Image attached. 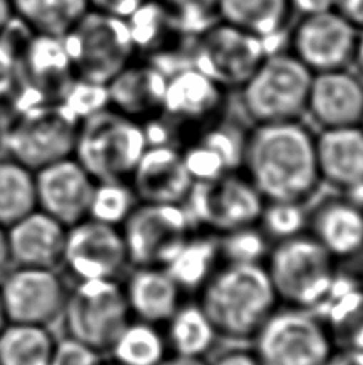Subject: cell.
Returning <instances> with one entry per match:
<instances>
[{
    "instance_id": "obj_22",
    "label": "cell",
    "mask_w": 363,
    "mask_h": 365,
    "mask_svg": "<svg viewBox=\"0 0 363 365\" xmlns=\"http://www.w3.org/2000/svg\"><path fill=\"white\" fill-rule=\"evenodd\" d=\"M23 83L43 100L58 101L75 71L61 36L31 32L21 47Z\"/></svg>"
},
{
    "instance_id": "obj_2",
    "label": "cell",
    "mask_w": 363,
    "mask_h": 365,
    "mask_svg": "<svg viewBox=\"0 0 363 365\" xmlns=\"http://www.w3.org/2000/svg\"><path fill=\"white\" fill-rule=\"evenodd\" d=\"M200 306L218 334L255 338L277 308V293L261 263H226L202 289Z\"/></svg>"
},
{
    "instance_id": "obj_12",
    "label": "cell",
    "mask_w": 363,
    "mask_h": 365,
    "mask_svg": "<svg viewBox=\"0 0 363 365\" xmlns=\"http://www.w3.org/2000/svg\"><path fill=\"white\" fill-rule=\"evenodd\" d=\"M192 221L181 204L142 202L123 223L128 262L138 266H164L192 234Z\"/></svg>"
},
{
    "instance_id": "obj_25",
    "label": "cell",
    "mask_w": 363,
    "mask_h": 365,
    "mask_svg": "<svg viewBox=\"0 0 363 365\" xmlns=\"http://www.w3.org/2000/svg\"><path fill=\"white\" fill-rule=\"evenodd\" d=\"M123 292L130 312L140 321L155 325L168 322L179 306L181 289L160 266H138L128 277Z\"/></svg>"
},
{
    "instance_id": "obj_5",
    "label": "cell",
    "mask_w": 363,
    "mask_h": 365,
    "mask_svg": "<svg viewBox=\"0 0 363 365\" xmlns=\"http://www.w3.org/2000/svg\"><path fill=\"white\" fill-rule=\"evenodd\" d=\"M312 73L288 50L272 51L243 86L245 113L256 123L298 120L306 113Z\"/></svg>"
},
{
    "instance_id": "obj_17",
    "label": "cell",
    "mask_w": 363,
    "mask_h": 365,
    "mask_svg": "<svg viewBox=\"0 0 363 365\" xmlns=\"http://www.w3.org/2000/svg\"><path fill=\"white\" fill-rule=\"evenodd\" d=\"M130 178L136 197L149 204L183 205L194 185L183 153L173 145H147Z\"/></svg>"
},
{
    "instance_id": "obj_16",
    "label": "cell",
    "mask_w": 363,
    "mask_h": 365,
    "mask_svg": "<svg viewBox=\"0 0 363 365\" xmlns=\"http://www.w3.org/2000/svg\"><path fill=\"white\" fill-rule=\"evenodd\" d=\"M36 204L38 210L66 227L88 217L95 180L73 155L34 172Z\"/></svg>"
},
{
    "instance_id": "obj_9",
    "label": "cell",
    "mask_w": 363,
    "mask_h": 365,
    "mask_svg": "<svg viewBox=\"0 0 363 365\" xmlns=\"http://www.w3.org/2000/svg\"><path fill=\"white\" fill-rule=\"evenodd\" d=\"M130 308L123 287L115 279L80 280L68 292L63 316L69 336L98 353L109 351L130 322Z\"/></svg>"
},
{
    "instance_id": "obj_42",
    "label": "cell",
    "mask_w": 363,
    "mask_h": 365,
    "mask_svg": "<svg viewBox=\"0 0 363 365\" xmlns=\"http://www.w3.org/2000/svg\"><path fill=\"white\" fill-rule=\"evenodd\" d=\"M144 2L147 0H88V6L92 10L106 13V15L127 19Z\"/></svg>"
},
{
    "instance_id": "obj_40",
    "label": "cell",
    "mask_w": 363,
    "mask_h": 365,
    "mask_svg": "<svg viewBox=\"0 0 363 365\" xmlns=\"http://www.w3.org/2000/svg\"><path fill=\"white\" fill-rule=\"evenodd\" d=\"M177 19L179 29L194 37L218 19V0H159Z\"/></svg>"
},
{
    "instance_id": "obj_36",
    "label": "cell",
    "mask_w": 363,
    "mask_h": 365,
    "mask_svg": "<svg viewBox=\"0 0 363 365\" xmlns=\"http://www.w3.org/2000/svg\"><path fill=\"white\" fill-rule=\"evenodd\" d=\"M258 223L268 239L280 242L302 234L309 225V217L304 212L301 202L293 200H268L259 215Z\"/></svg>"
},
{
    "instance_id": "obj_33",
    "label": "cell",
    "mask_w": 363,
    "mask_h": 365,
    "mask_svg": "<svg viewBox=\"0 0 363 365\" xmlns=\"http://www.w3.org/2000/svg\"><path fill=\"white\" fill-rule=\"evenodd\" d=\"M167 346L157 325L138 319L123 327L109 351L117 365H159L165 359Z\"/></svg>"
},
{
    "instance_id": "obj_24",
    "label": "cell",
    "mask_w": 363,
    "mask_h": 365,
    "mask_svg": "<svg viewBox=\"0 0 363 365\" xmlns=\"http://www.w3.org/2000/svg\"><path fill=\"white\" fill-rule=\"evenodd\" d=\"M320 178L340 189L363 185V128H325L315 138Z\"/></svg>"
},
{
    "instance_id": "obj_7",
    "label": "cell",
    "mask_w": 363,
    "mask_h": 365,
    "mask_svg": "<svg viewBox=\"0 0 363 365\" xmlns=\"http://www.w3.org/2000/svg\"><path fill=\"white\" fill-rule=\"evenodd\" d=\"M79 120L58 101L18 108V115L5 130L9 158L38 170L74 153Z\"/></svg>"
},
{
    "instance_id": "obj_27",
    "label": "cell",
    "mask_w": 363,
    "mask_h": 365,
    "mask_svg": "<svg viewBox=\"0 0 363 365\" xmlns=\"http://www.w3.org/2000/svg\"><path fill=\"white\" fill-rule=\"evenodd\" d=\"M291 13L290 0H218V19L264 38L272 51L287 43Z\"/></svg>"
},
{
    "instance_id": "obj_21",
    "label": "cell",
    "mask_w": 363,
    "mask_h": 365,
    "mask_svg": "<svg viewBox=\"0 0 363 365\" xmlns=\"http://www.w3.org/2000/svg\"><path fill=\"white\" fill-rule=\"evenodd\" d=\"M167 81L147 58H135L107 82L109 108L140 122L154 119L162 114Z\"/></svg>"
},
{
    "instance_id": "obj_11",
    "label": "cell",
    "mask_w": 363,
    "mask_h": 365,
    "mask_svg": "<svg viewBox=\"0 0 363 365\" xmlns=\"http://www.w3.org/2000/svg\"><path fill=\"white\" fill-rule=\"evenodd\" d=\"M265 200L253 182L241 175L226 173L194 181L183 202L192 226L224 234L256 225Z\"/></svg>"
},
{
    "instance_id": "obj_18",
    "label": "cell",
    "mask_w": 363,
    "mask_h": 365,
    "mask_svg": "<svg viewBox=\"0 0 363 365\" xmlns=\"http://www.w3.org/2000/svg\"><path fill=\"white\" fill-rule=\"evenodd\" d=\"M224 95L219 83L192 64L168 77L162 115L174 127L202 125L219 113Z\"/></svg>"
},
{
    "instance_id": "obj_43",
    "label": "cell",
    "mask_w": 363,
    "mask_h": 365,
    "mask_svg": "<svg viewBox=\"0 0 363 365\" xmlns=\"http://www.w3.org/2000/svg\"><path fill=\"white\" fill-rule=\"evenodd\" d=\"M333 10L357 29H363V0H333Z\"/></svg>"
},
{
    "instance_id": "obj_41",
    "label": "cell",
    "mask_w": 363,
    "mask_h": 365,
    "mask_svg": "<svg viewBox=\"0 0 363 365\" xmlns=\"http://www.w3.org/2000/svg\"><path fill=\"white\" fill-rule=\"evenodd\" d=\"M101 356L88 344L73 336L55 341L48 365H101Z\"/></svg>"
},
{
    "instance_id": "obj_38",
    "label": "cell",
    "mask_w": 363,
    "mask_h": 365,
    "mask_svg": "<svg viewBox=\"0 0 363 365\" xmlns=\"http://www.w3.org/2000/svg\"><path fill=\"white\" fill-rule=\"evenodd\" d=\"M219 253L226 263L261 264L269 253L268 236L255 225L228 231L219 237Z\"/></svg>"
},
{
    "instance_id": "obj_39",
    "label": "cell",
    "mask_w": 363,
    "mask_h": 365,
    "mask_svg": "<svg viewBox=\"0 0 363 365\" xmlns=\"http://www.w3.org/2000/svg\"><path fill=\"white\" fill-rule=\"evenodd\" d=\"M58 103L63 104L77 120L82 122L87 117L109 108L107 86L75 76L64 88Z\"/></svg>"
},
{
    "instance_id": "obj_45",
    "label": "cell",
    "mask_w": 363,
    "mask_h": 365,
    "mask_svg": "<svg viewBox=\"0 0 363 365\" xmlns=\"http://www.w3.org/2000/svg\"><path fill=\"white\" fill-rule=\"evenodd\" d=\"M327 365H363V351L341 349L332 354Z\"/></svg>"
},
{
    "instance_id": "obj_49",
    "label": "cell",
    "mask_w": 363,
    "mask_h": 365,
    "mask_svg": "<svg viewBox=\"0 0 363 365\" xmlns=\"http://www.w3.org/2000/svg\"><path fill=\"white\" fill-rule=\"evenodd\" d=\"M159 365H206L202 357H186L174 354L172 357H165Z\"/></svg>"
},
{
    "instance_id": "obj_30",
    "label": "cell",
    "mask_w": 363,
    "mask_h": 365,
    "mask_svg": "<svg viewBox=\"0 0 363 365\" xmlns=\"http://www.w3.org/2000/svg\"><path fill=\"white\" fill-rule=\"evenodd\" d=\"M15 19L31 32L64 36L88 11V0H10Z\"/></svg>"
},
{
    "instance_id": "obj_13",
    "label": "cell",
    "mask_w": 363,
    "mask_h": 365,
    "mask_svg": "<svg viewBox=\"0 0 363 365\" xmlns=\"http://www.w3.org/2000/svg\"><path fill=\"white\" fill-rule=\"evenodd\" d=\"M359 29L340 15L328 10L317 15L300 16L288 31V51L310 73L344 69L354 60Z\"/></svg>"
},
{
    "instance_id": "obj_1",
    "label": "cell",
    "mask_w": 363,
    "mask_h": 365,
    "mask_svg": "<svg viewBox=\"0 0 363 365\" xmlns=\"http://www.w3.org/2000/svg\"><path fill=\"white\" fill-rule=\"evenodd\" d=\"M243 167L264 200L302 202L322 180L315 136L298 120L258 123L246 135Z\"/></svg>"
},
{
    "instance_id": "obj_47",
    "label": "cell",
    "mask_w": 363,
    "mask_h": 365,
    "mask_svg": "<svg viewBox=\"0 0 363 365\" xmlns=\"http://www.w3.org/2000/svg\"><path fill=\"white\" fill-rule=\"evenodd\" d=\"M11 266L10 252H9V240H6V227L0 226V277L9 271Z\"/></svg>"
},
{
    "instance_id": "obj_44",
    "label": "cell",
    "mask_w": 363,
    "mask_h": 365,
    "mask_svg": "<svg viewBox=\"0 0 363 365\" xmlns=\"http://www.w3.org/2000/svg\"><path fill=\"white\" fill-rule=\"evenodd\" d=\"M290 6L300 16H309L333 10V0H290Z\"/></svg>"
},
{
    "instance_id": "obj_51",
    "label": "cell",
    "mask_w": 363,
    "mask_h": 365,
    "mask_svg": "<svg viewBox=\"0 0 363 365\" xmlns=\"http://www.w3.org/2000/svg\"><path fill=\"white\" fill-rule=\"evenodd\" d=\"M6 316H5V309H4V304H2V298H0V330H2L5 325H6Z\"/></svg>"
},
{
    "instance_id": "obj_52",
    "label": "cell",
    "mask_w": 363,
    "mask_h": 365,
    "mask_svg": "<svg viewBox=\"0 0 363 365\" xmlns=\"http://www.w3.org/2000/svg\"><path fill=\"white\" fill-rule=\"evenodd\" d=\"M360 127L363 128V117H362V120H360Z\"/></svg>"
},
{
    "instance_id": "obj_37",
    "label": "cell",
    "mask_w": 363,
    "mask_h": 365,
    "mask_svg": "<svg viewBox=\"0 0 363 365\" xmlns=\"http://www.w3.org/2000/svg\"><path fill=\"white\" fill-rule=\"evenodd\" d=\"M24 26L15 19L9 28L0 32V103H5L15 98L23 86L21 74V47L24 41L21 37Z\"/></svg>"
},
{
    "instance_id": "obj_23",
    "label": "cell",
    "mask_w": 363,
    "mask_h": 365,
    "mask_svg": "<svg viewBox=\"0 0 363 365\" xmlns=\"http://www.w3.org/2000/svg\"><path fill=\"white\" fill-rule=\"evenodd\" d=\"M246 135L236 123H213L183 153L194 181L237 172L243 165Z\"/></svg>"
},
{
    "instance_id": "obj_34",
    "label": "cell",
    "mask_w": 363,
    "mask_h": 365,
    "mask_svg": "<svg viewBox=\"0 0 363 365\" xmlns=\"http://www.w3.org/2000/svg\"><path fill=\"white\" fill-rule=\"evenodd\" d=\"M34 208V172L11 158L0 159V226L9 227Z\"/></svg>"
},
{
    "instance_id": "obj_20",
    "label": "cell",
    "mask_w": 363,
    "mask_h": 365,
    "mask_svg": "<svg viewBox=\"0 0 363 365\" xmlns=\"http://www.w3.org/2000/svg\"><path fill=\"white\" fill-rule=\"evenodd\" d=\"M68 227L38 208L6 227L13 266L55 269L63 263Z\"/></svg>"
},
{
    "instance_id": "obj_3",
    "label": "cell",
    "mask_w": 363,
    "mask_h": 365,
    "mask_svg": "<svg viewBox=\"0 0 363 365\" xmlns=\"http://www.w3.org/2000/svg\"><path fill=\"white\" fill-rule=\"evenodd\" d=\"M146 148L144 125L107 108L79 123L73 158L95 181L125 180Z\"/></svg>"
},
{
    "instance_id": "obj_19",
    "label": "cell",
    "mask_w": 363,
    "mask_h": 365,
    "mask_svg": "<svg viewBox=\"0 0 363 365\" xmlns=\"http://www.w3.org/2000/svg\"><path fill=\"white\" fill-rule=\"evenodd\" d=\"M306 113L323 128L360 125L363 79L347 68L312 74Z\"/></svg>"
},
{
    "instance_id": "obj_6",
    "label": "cell",
    "mask_w": 363,
    "mask_h": 365,
    "mask_svg": "<svg viewBox=\"0 0 363 365\" xmlns=\"http://www.w3.org/2000/svg\"><path fill=\"white\" fill-rule=\"evenodd\" d=\"M61 37L75 76L87 81L107 86L138 58L127 19L92 9Z\"/></svg>"
},
{
    "instance_id": "obj_53",
    "label": "cell",
    "mask_w": 363,
    "mask_h": 365,
    "mask_svg": "<svg viewBox=\"0 0 363 365\" xmlns=\"http://www.w3.org/2000/svg\"><path fill=\"white\" fill-rule=\"evenodd\" d=\"M101 365H102V364H101ZM114 365H117V364H114Z\"/></svg>"
},
{
    "instance_id": "obj_29",
    "label": "cell",
    "mask_w": 363,
    "mask_h": 365,
    "mask_svg": "<svg viewBox=\"0 0 363 365\" xmlns=\"http://www.w3.org/2000/svg\"><path fill=\"white\" fill-rule=\"evenodd\" d=\"M219 239L210 234H191L164 268L183 290H200L218 268Z\"/></svg>"
},
{
    "instance_id": "obj_48",
    "label": "cell",
    "mask_w": 363,
    "mask_h": 365,
    "mask_svg": "<svg viewBox=\"0 0 363 365\" xmlns=\"http://www.w3.org/2000/svg\"><path fill=\"white\" fill-rule=\"evenodd\" d=\"M15 21V13L11 9L10 0H0V32L5 31Z\"/></svg>"
},
{
    "instance_id": "obj_15",
    "label": "cell",
    "mask_w": 363,
    "mask_h": 365,
    "mask_svg": "<svg viewBox=\"0 0 363 365\" xmlns=\"http://www.w3.org/2000/svg\"><path fill=\"white\" fill-rule=\"evenodd\" d=\"M128 263L117 226L85 218L68 227L63 264L79 280L115 279Z\"/></svg>"
},
{
    "instance_id": "obj_50",
    "label": "cell",
    "mask_w": 363,
    "mask_h": 365,
    "mask_svg": "<svg viewBox=\"0 0 363 365\" xmlns=\"http://www.w3.org/2000/svg\"><path fill=\"white\" fill-rule=\"evenodd\" d=\"M355 68L359 71V76L363 79V29H359L357 36V43H355V51H354V60Z\"/></svg>"
},
{
    "instance_id": "obj_8",
    "label": "cell",
    "mask_w": 363,
    "mask_h": 365,
    "mask_svg": "<svg viewBox=\"0 0 363 365\" xmlns=\"http://www.w3.org/2000/svg\"><path fill=\"white\" fill-rule=\"evenodd\" d=\"M327 325L307 309H275L255 335L263 365H327L335 353Z\"/></svg>"
},
{
    "instance_id": "obj_10",
    "label": "cell",
    "mask_w": 363,
    "mask_h": 365,
    "mask_svg": "<svg viewBox=\"0 0 363 365\" xmlns=\"http://www.w3.org/2000/svg\"><path fill=\"white\" fill-rule=\"evenodd\" d=\"M264 38L216 19L191 41L192 64L224 90L241 88L265 56Z\"/></svg>"
},
{
    "instance_id": "obj_4",
    "label": "cell",
    "mask_w": 363,
    "mask_h": 365,
    "mask_svg": "<svg viewBox=\"0 0 363 365\" xmlns=\"http://www.w3.org/2000/svg\"><path fill=\"white\" fill-rule=\"evenodd\" d=\"M265 259L277 298L295 308H319L336 277L335 258L312 236L280 240Z\"/></svg>"
},
{
    "instance_id": "obj_32",
    "label": "cell",
    "mask_w": 363,
    "mask_h": 365,
    "mask_svg": "<svg viewBox=\"0 0 363 365\" xmlns=\"http://www.w3.org/2000/svg\"><path fill=\"white\" fill-rule=\"evenodd\" d=\"M53 346L43 325L6 322L0 330V365H48Z\"/></svg>"
},
{
    "instance_id": "obj_46",
    "label": "cell",
    "mask_w": 363,
    "mask_h": 365,
    "mask_svg": "<svg viewBox=\"0 0 363 365\" xmlns=\"http://www.w3.org/2000/svg\"><path fill=\"white\" fill-rule=\"evenodd\" d=\"M213 365H263V364L258 361V357L255 354L234 351V353H228L221 356Z\"/></svg>"
},
{
    "instance_id": "obj_26",
    "label": "cell",
    "mask_w": 363,
    "mask_h": 365,
    "mask_svg": "<svg viewBox=\"0 0 363 365\" xmlns=\"http://www.w3.org/2000/svg\"><path fill=\"white\" fill-rule=\"evenodd\" d=\"M312 237L333 258H352L363 250V210L347 199L327 200L309 218Z\"/></svg>"
},
{
    "instance_id": "obj_35",
    "label": "cell",
    "mask_w": 363,
    "mask_h": 365,
    "mask_svg": "<svg viewBox=\"0 0 363 365\" xmlns=\"http://www.w3.org/2000/svg\"><path fill=\"white\" fill-rule=\"evenodd\" d=\"M138 205V197L132 185L125 180L95 181L88 205V217L100 223L120 226Z\"/></svg>"
},
{
    "instance_id": "obj_14",
    "label": "cell",
    "mask_w": 363,
    "mask_h": 365,
    "mask_svg": "<svg viewBox=\"0 0 363 365\" xmlns=\"http://www.w3.org/2000/svg\"><path fill=\"white\" fill-rule=\"evenodd\" d=\"M0 298L9 322L47 327L63 314L68 290L55 269L15 266L0 280Z\"/></svg>"
},
{
    "instance_id": "obj_31",
    "label": "cell",
    "mask_w": 363,
    "mask_h": 365,
    "mask_svg": "<svg viewBox=\"0 0 363 365\" xmlns=\"http://www.w3.org/2000/svg\"><path fill=\"white\" fill-rule=\"evenodd\" d=\"M167 324V344L178 356L202 357L218 335L200 304H179Z\"/></svg>"
},
{
    "instance_id": "obj_28",
    "label": "cell",
    "mask_w": 363,
    "mask_h": 365,
    "mask_svg": "<svg viewBox=\"0 0 363 365\" xmlns=\"http://www.w3.org/2000/svg\"><path fill=\"white\" fill-rule=\"evenodd\" d=\"M130 32L141 58H152L170 51L189 41L179 29L177 19L159 0H147L127 18Z\"/></svg>"
}]
</instances>
